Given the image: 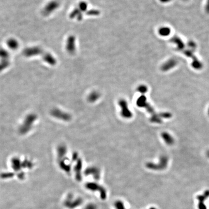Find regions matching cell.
I'll use <instances>...</instances> for the list:
<instances>
[{
	"label": "cell",
	"instance_id": "9c48e42d",
	"mask_svg": "<svg viewBox=\"0 0 209 209\" xmlns=\"http://www.w3.org/2000/svg\"><path fill=\"white\" fill-rule=\"evenodd\" d=\"M88 174H91L94 176V179L96 180H99L100 177V171L98 168L96 166H92L88 169L86 170Z\"/></svg>",
	"mask_w": 209,
	"mask_h": 209
},
{
	"label": "cell",
	"instance_id": "e0dca14e",
	"mask_svg": "<svg viewBox=\"0 0 209 209\" xmlns=\"http://www.w3.org/2000/svg\"><path fill=\"white\" fill-rule=\"evenodd\" d=\"M150 122L152 123H162V118L160 116L159 114H154L152 115L150 118Z\"/></svg>",
	"mask_w": 209,
	"mask_h": 209
},
{
	"label": "cell",
	"instance_id": "603a6c76",
	"mask_svg": "<svg viewBox=\"0 0 209 209\" xmlns=\"http://www.w3.org/2000/svg\"><path fill=\"white\" fill-rule=\"evenodd\" d=\"M100 11L98 10H96V9H92V10H90L87 13V14L88 15L90 16H98L99 15Z\"/></svg>",
	"mask_w": 209,
	"mask_h": 209
},
{
	"label": "cell",
	"instance_id": "83f0119b",
	"mask_svg": "<svg viewBox=\"0 0 209 209\" xmlns=\"http://www.w3.org/2000/svg\"><path fill=\"white\" fill-rule=\"evenodd\" d=\"M208 113H209V111H208Z\"/></svg>",
	"mask_w": 209,
	"mask_h": 209
},
{
	"label": "cell",
	"instance_id": "52a82bcc",
	"mask_svg": "<svg viewBox=\"0 0 209 209\" xmlns=\"http://www.w3.org/2000/svg\"><path fill=\"white\" fill-rule=\"evenodd\" d=\"M170 41L171 43L176 45L178 50H183L184 48L185 45L183 42V40H181L178 36H173V38L170 39Z\"/></svg>",
	"mask_w": 209,
	"mask_h": 209
},
{
	"label": "cell",
	"instance_id": "277c9868",
	"mask_svg": "<svg viewBox=\"0 0 209 209\" xmlns=\"http://www.w3.org/2000/svg\"><path fill=\"white\" fill-rule=\"evenodd\" d=\"M43 53V50L39 47H27L24 50V55L27 57H33L35 56L40 55Z\"/></svg>",
	"mask_w": 209,
	"mask_h": 209
},
{
	"label": "cell",
	"instance_id": "5bb4252c",
	"mask_svg": "<svg viewBox=\"0 0 209 209\" xmlns=\"http://www.w3.org/2000/svg\"><path fill=\"white\" fill-rule=\"evenodd\" d=\"M192 67L195 69H201L203 67L202 62H201L195 56H193L192 57Z\"/></svg>",
	"mask_w": 209,
	"mask_h": 209
},
{
	"label": "cell",
	"instance_id": "d4e9b609",
	"mask_svg": "<svg viewBox=\"0 0 209 209\" xmlns=\"http://www.w3.org/2000/svg\"><path fill=\"white\" fill-rule=\"evenodd\" d=\"M205 11L208 14H209V0H207L206 4L205 6Z\"/></svg>",
	"mask_w": 209,
	"mask_h": 209
},
{
	"label": "cell",
	"instance_id": "ba28073f",
	"mask_svg": "<svg viewBox=\"0 0 209 209\" xmlns=\"http://www.w3.org/2000/svg\"><path fill=\"white\" fill-rule=\"evenodd\" d=\"M43 59L45 62L51 65H54L56 64V60L50 53L46 52L43 54Z\"/></svg>",
	"mask_w": 209,
	"mask_h": 209
},
{
	"label": "cell",
	"instance_id": "7c38bea8",
	"mask_svg": "<svg viewBox=\"0 0 209 209\" xmlns=\"http://www.w3.org/2000/svg\"><path fill=\"white\" fill-rule=\"evenodd\" d=\"M148 103V102H147V98L145 96H144L143 94L141 95L140 97H139L136 102L137 105L141 108H145Z\"/></svg>",
	"mask_w": 209,
	"mask_h": 209
},
{
	"label": "cell",
	"instance_id": "4316f807",
	"mask_svg": "<svg viewBox=\"0 0 209 209\" xmlns=\"http://www.w3.org/2000/svg\"><path fill=\"white\" fill-rule=\"evenodd\" d=\"M207 155H208V157H209V151H208V152H207Z\"/></svg>",
	"mask_w": 209,
	"mask_h": 209
},
{
	"label": "cell",
	"instance_id": "ffe728a7",
	"mask_svg": "<svg viewBox=\"0 0 209 209\" xmlns=\"http://www.w3.org/2000/svg\"><path fill=\"white\" fill-rule=\"evenodd\" d=\"M78 8L80 9V11L84 12L87 10L88 4L86 1H81L79 4Z\"/></svg>",
	"mask_w": 209,
	"mask_h": 209
},
{
	"label": "cell",
	"instance_id": "6da1fadb",
	"mask_svg": "<svg viewBox=\"0 0 209 209\" xmlns=\"http://www.w3.org/2000/svg\"><path fill=\"white\" fill-rule=\"evenodd\" d=\"M168 157L166 155H162L160 157L159 162L158 164H154L152 162H148L146 166L149 169L152 170H162L166 168L168 164Z\"/></svg>",
	"mask_w": 209,
	"mask_h": 209
},
{
	"label": "cell",
	"instance_id": "cb8c5ba5",
	"mask_svg": "<svg viewBox=\"0 0 209 209\" xmlns=\"http://www.w3.org/2000/svg\"><path fill=\"white\" fill-rule=\"evenodd\" d=\"M187 45L190 50H194L197 47V45L196 44L195 42L193 41H190L187 43Z\"/></svg>",
	"mask_w": 209,
	"mask_h": 209
},
{
	"label": "cell",
	"instance_id": "30bf717a",
	"mask_svg": "<svg viewBox=\"0 0 209 209\" xmlns=\"http://www.w3.org/2000/svg\"><path fill=\"white\" fill-rule=\"evenodd\" d=\"M161 137L167 145H172L174 142V140L169 133L164 132L161 133Z\"/></svg>",
	"mask_w": 209,
	"mask_h": 209
},
{
	"label": "cell",
	"instance_id": "d6986e66",
	"mask_svg": "<svg viewBox=\"0 0 209 209\" xmlns=\"http://www.w3.org/2000/svg\"><path fill=\"white\" fill-rule=\"evenodd\" d=\"M10 62L9 61V59L1 60V62H0V71L7 68Z\"/></svg>",
	"mask_w": 209,
	"mask_h": 209
},
{
	"label": "cell",
	"instance_id": "9a60e30c",
	"mask_svg": "<svg viewBox=\"0 0 209 209\" xmlns=\"http://www.w3.org/2000/svg\"><path fill=\"white\" fill-rule=\"evenodd\" d=\"M171 33V30L168 27H162L158 30V33L161 36H168Z\"/></svg>",
	"mask_w": 209,
	"mask_h": 209
},
{
	"label": "cell",
	"instance_id": "8fae6325",
	"mask_svg": "<svg viewBox=\"0 0 209 209\" xmlns=\"http://www.w3.org/2000/svg\"><path fill=\"white\" fill-rule=\"evenodd\" d=\"M82 12L80 11L78 7H76L74 9L72 12L70 14V17L71 18H76L78 21H81L82 19L83 15H82Z\"/></svg>",
	"mask_w": 209,
	"mask_h": 209
},
{
	"label": "cell",
	"instance_id": "44dd1931",
	"mask_svg": "<svg viewBox=\"0 0 209 209\" xmlns=\"http://www.w3.org/2000/svg\"><path fill=\"white\" fill-rule=\"evenodd\" d=\"M137 91L141 94H144L147 93L148 91V87L145 85H140L137 88Z\"/></svg>",
	"mask_w": 209,
	"mask_h": 209
},
{
	"label": "cell",
	"instance_id": "7a4b0ae2",
	"mask_svg": "<svg viewBox=\"0 0 209 209\" xmlns=\"http://www.w3.org/2000/svg\"><path fill=\"white\" fill-rule=\"evenodd\" d=\"M118 104L121 108L120 115L125 119H130L132 117L133 114L129 109L128 102L124 99H120L118 102Z\"/></svg>",
	"mask_w": 209,
	"mask_h": 209
},
{
	"label": "cell",
	"instance_id": "ac0fdd59",
	"mask_svg": "<svg viewBox=\"0 0 209 209\" xmlns=\"http://www.w3.org/2000/svg\"><path fill=\"white\" fill-rule=\"evenodd\" d=\"M9 51L5 49H0V58L2 59V60L9 59Z\"/></svg>",
	"mask_w": 209,
	"mask_h": 209
},
{
	"label": "cell",
	"instance_id": "7402d4cb",
	"mask_svg": "<svg viewBox=\"0 0 209 209\" xmlns=\"http://www.w3.org/2000/svg\"><path fill=\"white\" fill-rule=\"evenodd\" d=\"M159 115L161 117L164 119H169L172 116L171 114L169 112H161L159 113Z\"/></svg>",
	"mask_w": 209,
	"mask_h": 209
},
{
	"label": "cell",
	"instance_id": "f1b7e54d",
	"mask_svg": "<svg viewBox=\"0 0 209 209\" xmlns=\"http://www.w3.org/2000/svg\"><path fill=\"white\" fill-rule=\"evenodd\" d=\"M183 1H186V0H183Z\"/></svg>",
	"mask_w": 209,
	"mask_h": 209
},
{
	"label": "cell",
	"instance_id": "484cf974",
	"mask_svg": "<svg viewBox=\"0 0 209 209\" xmlns=\"http://www.w3.org/2000/svg\"><path fill=\"white\" fill-rule=\"evenodd\" d=\"M162 3H169L171 0H159Z\"/></svg>",
	"mask_w": 209,
	"mask_h": 209
},
{
	"label": "cell",
	"instance_id": "8992f818",
	"mask_svg": "<svg viewBox=\"0 0 209 209\" xmlns=\"http://www.w3.org/2000/svg\"><path fill=\"white\" fill-rule=\"evenodd\" d=\"M178 61L176 59L174 58L170 59L161 65V69L164 72H166L176 67Z\"/></svg>",
	"mask_w": 209,
	"mask_h": 209
},
{
	"label": "cell",
	"instance_id": "5b68a950",
	"mask_svg": "<svg viewBox=\"0 0 209 209\" xmlns=\"http://www.w3.org/2000/svg\"><path fill=\"white\" fill-rule=\"evenodd\" d=\"M66 49L70 54H73L76 50V38L73 35L69 36L67 41Z\"/></svg>",
	"mask_w": 209,
	"mask_h": 209
},
{
	"label": "cell",
	"instance_id": "4fadbf2b",
	"mask_svg": "<svg viewBox=\"0 0 209 209\" xmlns=\"http://www.w3.org/2000/svg\"><path fill=\"white\" fill-rule=\"evenodd\" d=\"M8 47L12 50H17L19 47V43L15 38H10L7 40L6 42Z\"/></svg>",
	"mask_w": 209,
	"mask_h": 209
},
{
	"label": "cell",
	"instance_id": "2e32d148",
	"mask_svg": "<svg viewBox=\"0 0 209 209\" xmlns=\"http://www.w3.org/2000/svg\"><path fill=\"white\" fill-rule=\"evenodd\" d=\"M100 97V94L98 91L91 92L88 97V100L90 102L93 103L97 101Z\"/></svg>",
	"mask_w": 209,
	"mask_h": 209
},
{
	"label": "cell",
	"instance_id": "3957f363",
	"mask_svg": "<svg viewBox=\"0 0 209 209\" xmlns=\"http://www.w3.org/2000/svg\"><path fill=\"white\" fill-rule=\"evenodd\" d=\"M59 6V4L56 1H50L43 9L42 12L44 16H47L55 11Z\"/></svg>",
	"mask_w": 209,
	"mask_h": 209
}]
</instances>
